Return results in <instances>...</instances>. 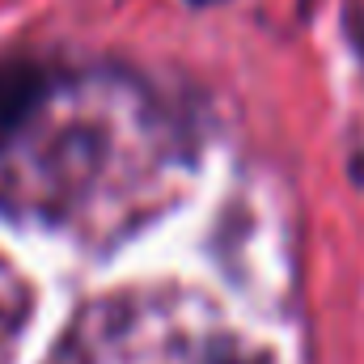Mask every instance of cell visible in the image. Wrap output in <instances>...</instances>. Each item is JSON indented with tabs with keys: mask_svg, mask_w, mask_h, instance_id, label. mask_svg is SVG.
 <instances>
[{
	"mask_svg": "<svg viewBox=\"0 0 364 364\" xmlns=\"http://www.w3.org/2000/svg\"><path fill=\"white\" fill-rule=\"evenodd\" d=\"M51 90L47 68L26 60V55H4L0 60V136L17 132Z\"/></svg>",
	"mask_w": 364,
	"mask_h": 364,
	"instance_id": "1",
	"label": "cell"
},
{
	"mask_svg": "<svg viewBox=\"0 0 364 364\" xmlns=\"http://www.w3.org/2000/svg\"><path fill=\"white\" fill-rule=\"evenodd\" d=\"M343 30H348V38H352V47L364 64V9L356 0H348V9H343Z\"/></svg>",
	"mask_w": 364,
	"mask_h": 364,
	"instance_id": "2",
	"label": "cell"
},
{
	"mask_svg": "<svg viewBox=\"0 0 364 364\" xmlns=\"http://www.w3.org/2000/svg\"><path fill=\"white\" fill-rule=\"evenodd\" d=\"M191 4H216V0H191Z\"/></svg>",
	"mask_w": 364,
	"mask_h": 364,
	"instance_id": "3",
	"label": "cell"
}]
</instances>
